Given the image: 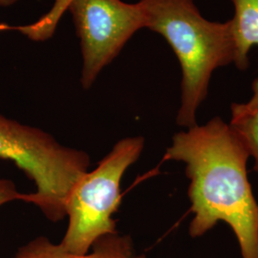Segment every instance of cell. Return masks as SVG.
<instances>
[{
    "instance_id": "30bf717a",
    "label": "cell",
    "mask_w": 258,
    "mask_h": 258,
    "mask_svg": "<svg viewBox=\"0 0 258 258\" xmlns=\"http://www.w3.org/2000/svg\"><path fill=\"white\" fill-rule=\"evenodd\" d=\"M19 0H0V6L1 7H8V6L15 4Z\"/></svg>"
},
{
    "instance_id": "6da1fadb",
    "label": "cell",
    "mask_w": 258,
    "mask_h": 258,
    "mask_svg": "<svg viewBox=\"0 0 258 258\" xmlns=\"http://www.w3.org/2000/svg\"><path fill=\"white\" fill-rule=\"evenodd\" d=\"M249 157L239 134L215 117L175 134L164 161L185 165L194 214L189 235L201 237L224 222L238 241L242 258H258V203L248 179Z\"/></svg>"
},
{
    "instance_id": "7c38bea8",
    "label": "cell",
    "mask_w": 258,
    "mask_h": 258,
    "mask_svg": "<svg viewBox=\"0 0 258 258\" xmlns=\"http://www.w3.org/2000/svg\"><path fill=\"white\" fill-rule=\"evenodd\" d=\"M138 258H145V257H138Z\"/></svg>"
},
{
    "instance_id": "8992f818",
    "label": "cell",
    "mask_w": 258,
    "mask_h": 258,
    "mask_svg": "<svg viewBox=\"0 0 258 258\" xmlns=\"http://www.w3.org/2000/svg\"><path fill=\"white\" fill-rule=\"evenodd\" d=\"M92 249L86 254H76L46 237H37L20 247L15 258H138L134 254L132 239L118 232L100 238Z\"/></svg>"
},
{
    "instance_id": "ba28073f",
    "label": "cell",
    "mask_w": 258,
    "mask_h": 258,
    "mask_svg": "<svg viewBox=\"0 0 258 258\" xmlns=\"http://www.w3.org/2000/svg\"><path fill=\"white\" fill-rule=\"evenodd\" d=\"M230 124L246 145L249 156L254 160L253 170L258 172V108L255 110H245L240 103H233L231 105Z\"/></svg>"
},
{
    "instance_id": "5b68a950",
    "label": "cell",
    "mask_w": 258,
    "mask_h": 258,
    "mask_svg": "<svg viewBox=\"0 0 258 258\" xmlns=\"http://www.w3.org/2000/svg\"><path fill=\"white\" fill-rule=\"evenodd\" d=\"M55 6L43 19L33 25L17 30L33 39H43L55 30L65 10L74 19L81 40L83 57L82 84L88 89L99 73L120 54L144 25L139 3L121 0H55Z\"/></svg>"
},
{
    "instance_id": "3957f363",
    "label": "cell",
    "mask_w": 258,
    "mask_h": 258,
    "mask_svg": "<svg viewBox=\"0 0 258 258\" xmlns=\"http://www.w3.org/2000/svg\"><path fill=\"white\" fill-rule=\"evenodd\" d=\"M0 159L14 162L37 190L28 194L52 221L64 217L65 203L71 188L88 171L90 157L60 145L41 129L10 120L0 114Z\"/></svg>"
},
{
    "instance_id": "7a4b0ae2",
    "label": "cell",
    "mask_w": 258,
    "mask_h": 258,
    "mask_svg": "<svg viewBox=\"0 0 258 258\" xmlns=\"http://www.w3.org/2000/svg\"><path fill=\"white\" fill-rule=\"evenodd\" d=\"M145 28L172 48L182 71L178 125L189 128L207 99L213 72L234 62L231 20L205 19L194 0H140Z\"/></svg>"
},
{
    "instance_id": "9c48e42d",
    "label": "cell",
    "mask_w": 258,
    "mask_h": 258,
    "mask_svg": "<svg viewBox=\"0 0 258 258\" xmlns=\"http://www.w3.org/2000/svg\"><path fill=\"white\" fill-rule=\"evenodd\" d=\"M27 199L28 194L19 192L13 181L0 178V207L16 200L27 202Z\"/></svg>"
},
{
    "instance_id": "8fae6325",
    "label": "cell",
    "mask_w": 258,
    "mask_h": 258,
    "mask_svg": "<svg viewBox=\"0 0 258 258\" xmlns=\"http://www.w3.org/2000/svg\"><path fill=\"white\" fill-rule=\"evenodd\" d=\"M12 29H16L15 27H10L6 24H3V23H0V32H3V31H8V30H12Z\"/></svg>"
},
{
    "instance_id": "52a82bcc",
    "label": "cell",
    "mask_w": 258,
    "mask_h": 258,
    "mask_svg": "<svg viewBox=\"0 0 258 258\" xmlns=\"http://www.w3.org/2000/svg\"><path fill=\"white\" fill-rule=\"evenodd\" d=\"M234 14L231 31L234 42V62L239 70L249 66V53L253 46H258V0H231ZM245 110L258 108V79L252 83V96L249 102L240 103Z\"/></svg>"
},
{
    "instance_id": "277c9868",
    "label": "cell",
    "mask_w": 258,
    "mask_h": 258,
    "mask_svg": "<svg viewBox=\"0 0 258 258\" xmlns=\"http://www.w3.org/2000/svg\"><path fill=\"white\" fill-rule=\"evenodd\" d=\"M144 147L143 137L120 140L94 170L77 181L65 203L69 224L59 244L66 250L86 254L100 238L117 232L112 215L120 206V181Z\"/></svg>"
}]
</instances>
